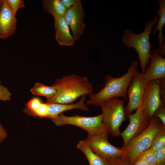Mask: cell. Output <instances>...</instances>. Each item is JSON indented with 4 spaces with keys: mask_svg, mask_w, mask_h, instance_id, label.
I'll return each mask as SVG.
<instances>
[{
    "mask_svg": "<svg viewBox=\"0 0 165 165\" xmlns=\"http://www.w3.org/2000/svg\"><path fill=\"white\" fill-rule=\"evenodd\" d=\"M56 90L55 94L46 100L47 103H72L79 97L93 92V85L86 76L75 74L64 75L52 85Z\"/></svg>",
    "mask_w": 165,
    "mask_h": 165,
    "instance_id": "6da1fadb",
    "label": "cell"
},
{
    "mask_svg": "<svg viewBox=\"0 0 165 165\" xmlns=\"http://www.w3.org/2000/svg\"><path fill=\"white\" fill-rule=\"evenodd\" d=\"M138 62L133 61L127 72L121 76L114 78L111 75H106L105 78V86L98 92L89 94L86 103L88 105H100L103 101L112 98L122 97L128 101L127 92L128 87L136 72L138 70Z\"/></svg>",
    "mask_w": 165,
    "mask_h": 165,
    "instance_id": "7a4b0ae2",
    "label": "cell"
},
{
    "mask_svg": "<svg viewBox=\"0 0 165 165\" xmlns=\"http://www.w3.org/2000/svg\"><path fill=\"white\" fill-rule=\"evenodd\" d=\"M158 19L159 16H157L152 20L147 21L144 31L138 34H135L130 30H125L122 38L125 46L130 49H134L138 53L143 73L150 61V53L152 47L149 41L150 34L152 28Z\"/></svg>",
    "mask_w": 165,
    "mask_h": 165,
    "instance_id": "3957f363",
    "label": "cell"
},
{
    "mask_svg": "<svg viewBox=\"0 0 165 165\" xmlns=\"http://www.w3.org/2000/svg\"><path fill=\"white\" fill-rule=\"evenodd\" d=\"M163 125H164L159 118L154 116L147 128L131 139L123 147L125 156L129 159L130 165L137 160L142 152L150 148L154 137Z\"/></svg>",
    "mask_w": 165,
    "mask_h": 165,
    "instance_id": "277c9868",
    "label": "cell"
},
{
    "mask_svg": "<svg viewBox=\"0 0 165 165\" xmlns=\"http://www.w3.org/2000/svg\"><path fill=\"white\" fill-rule=\"evenodd\" d=\"M125 101L119 98H112L100 105L103 123L106 130L112 137L120 135V127L126 119L124 107Z\"/></svg>",
    "mask_w": 165,
    "mask_h": 165,
    "instance_id": "5b68a950",
    "label": "cell"
},
{
    "mask_svg": "<svg viewBox=\"0 0 165 165\" xmlns=\"http://www.w3.org/2000/svg\"><path fill=\"white\" fill-rule=\"evenodd\" d=\"M51 120L57 126L72 125L80 127L86 131L88 134L97 135L107 131L103 123L101 114L94 116L85 117L78 115L67 116L62 113Z\"/></svg>",
    "mask_w": 165,
    "mask_h": 165,
    "instance_id": "8992f818",
    "label": "cell"
},
{
    "mask_svg": "<svg viewBox=\"0 0 165 165\" xmlns=\"http://www.w3.org/2000/svg\"><path fill=\"white\" fill-rule=\"evenodd\" d=\"M107 131L97 135L88 134L84 140L92 150L102 158L122 157L125 156L123 147L119 148L111 145L108 140Z\"/></svg>",
    "mask_w": 165,
    "mask_h": 165,
    "instance_id": "52a82bcc",
    "label": "cell"
},
{
    "mask_svg": "<svg viewBox=\"0 0 165 165\" xmlns=\"http://www.w3.org/2000/svg\"><path fill=\"white\" fill-rule=\"evenodd\" d=\"M148 81L144 77L142 72L137 71L127 90L128 103L124 108L126 117H127L141 105L145 90Z\"/></svg>",
    "mask_w": 165,
    "mask_h": 165,
    "instance_id": "ba28073f",
    "label": "cell"
},
{
    "mask_svg": "<svg viewBox=\"0 0 165 165\" xmlns=\"http://www.w3.org/2000/svg\"><path fill=\"white\" fill-rule=\"evenodd\" d=\"M161 80V79H156L149 80L142 97L141 104V108L146 116L150 120L153 117L156 110L163 104L161 100L160 96Z\"/></svg>",
    "mask_w": 165,
    "mask_h": 165,
    "instance_id": "9c48e42d",
    "label": "cell"
},
{
    "mask_svg": "<svg viewBox=\"0 0 165 165\" xmlns=\"http://www.w3.org/2000/svg\"><path fill=\"white\" fill-rule=\"evenodd\" d=\"M134 114L129 115V123L120 135L123 141L124 147L132 138L144 131L149 126L151 120L146 116L141 105Z\"/></svg>",
    "mask_w": 165,
    "mask_h": 165,
    "instance_id": "30bf717a",
    "label": "cell"
},
{
    "mask_svg": "<svg viewBox=\"0 0 165 165\" xmlns=\"http://www.w3.org/2000/svg\"><path fill=\"white\" fill-rule=\"evenodd\" d=\"M85 16L81 0L67 10L64 17L73 33L75 40L80 38L84 30L86 25L83 21Z\"/></svg>",
    "mask_w": 165,
    "mask_h": 165,
    "instance_id": "8fae6325",
    "label": "cell"
},
{
    "mask_svg": "<svg viewBox=\"0 0 165 165\" xmlns=\"http://www.w3.org/2000/svg\"><path fill=\"white\" fill-rule=\"evenodd\" d=\"M149 64L143 73L144 77L148 81L165 78V59L159 53L158 49L151 50Z\"/></svg>",
    "mask_w": 165,
    "mask_h": 165,
    "instance_id": "7c38bea8",
    "label": "cell"
},
{
    "mask_svg": "<svg viewBox=\"0 0 165 165\" xmlns=\"http://www.w3.org/2000/svg\"><path fill=\"white\" fill-rule=\"evenodd\" d=\"M16 14L10 9L6 0L0 9V38L5 39L13 35L16 26Z\"/></svg>",
    "mask_w": 165,
    "mask_h": 165,
    "instance_id": "4fadbf2b",
    "label": "cell"
},
{
    "mask_svg": "<svg viewBox=\"0 0 165 165\" xmlns=\"http://www.w3.org/2000/svg\"><path fill=\"white\" fill-rule=\"evenodd\" d=\"M54 25L55 38L58 43L61 46L73 45L75 40L70 33L68 25L64 16L55 19Z\"/></svg>",
    "mask_w": 165,
    "mask_h": 165,
    "instance_id": "5bb4252c",
    "label": "cell"
},
{
    "mask_svg": "<svg viewBox=\"0 0 165 165\" xmlns=\"http://www.w3.org/2000/svg\"><path fill=\"white\" fill-rule=\"evenodd\" d=\"M87 95L81 96L80 100L74 104H60L47 103L48 115L47 118L51 119L57 116L63 112L75 109H79L86 112H88L89 109L88 105L85 103Z\"/></svg>",
    "mask_w": 165,
    "mask_h": 165,
    "instance_id": "9a60e30c",
    "label": "cell"
},
{
    "mask_svg": "<svg viewBox=\"0 0 165 165\" xmlns=\"http://www.w3.org/2000/svg\"><path fill=\"white\" fill-rule=\"evenodd\" d=\"M159 5V9L157 11L159 16V20L153 32V34L156 35L158 30L159 31L158 37L159 47L158 48L160 55L163 57L165 54V41L164 36L163 34L162 29L165 24V0H158Z\"/></svg>",
    "mask_w": 165,
    "mask_h": 165,
    "instance_id": "2e32d148",
    "label": "cell"
},
{
    "mask_svg": "<svg viewBox=\"0 0 165 165\" xmlns=\"http://www.w3.org/2000/svg\"><path fill=\"white\" fill-rule=\"evenodd\" d=\"M42 5L45 11L52 15L54 19L64 16L67 9L60 0H44Z\"/></svg>",
    "mask_w": 165,
    "mask_h": 165,
    "instance_id": "e0dca14e",
    "label": "cell"
},
{
    "mask_svg": "<svg viewBox=\"0 0 165 165\" xmlns=\"http://www.w3.org/2000/svg\"><path fill=\"white\" fill-rule=\"evenodd\" d=\"M77 148L85 155L89 165H105L103 159L92 150L84 140L78 143Z\"/></svg>",
    "mask_w": 165,
    "mask_h": 165,
    "instance_id": "ac0fdd59",
    "label": "cell"
},
{
    "mask_svg": "<svg viewBox=\"0 0 165 165\" xmlns=\"http://www.w3.org/2000/svg\"><path fill=\"white\" fill-rule=\"evenodd\" d=\"M34 95L42 96L47 99L53 97L56 94V90L53 86H47L40 82L36 83L30 90Z\"/></svg>",
    "mask_w": 165,
    "mask_h": 165,
    "instance_id": "d6986e66",
    "label": "cell"
},
{
    "mask_svg": "<svg viewBox=\"0 0 165 165\" xmlns=\"http://www.w3.org/2000/svg\"><path fill=\"white\" fill-rule=\"evenodd\" d=\"M165 148V126L163 125L155 135L150 148L153 151Z\"/></svg>",
    "mask_w": 165,
    "mask_h": 165,
    "instance_id": "ffe728a7",
    "label": "cell"
},
{
    "mask_svg": "<svg viewBox=\"0 0 165 165\" xmlns=\"http://www.w3.org/2000/svg\"><path fill=\"white\" fill-rule=\"evenodd\" d=\"M42 103L39 99L36 98H33L28 102L24 112L27 114L34 116Z\"/></svg>",
    "mask_w": 165,
    "mask_h": 165,
    "instance_id": "44dd1931",
    "label": "cell"
},
{
    "mask_svg": "<svg viewBox=\"0 0 165 165\" xmlns=\"http://www.w3.org/2000/svg\"><path fill=\"white\" fill-rule=\"evenodd\" d=\"M140 160L148 165H157L154 151L150 148L142 152L138 157Z\"/></svg>",
    "mask_w": 165,
    "mask_h": 165,
    "instance_id": "7402d4cb",
    "label": "cell"
},
{
    "mask_svg": "<svg viewBox=\"0 0 165 165\" xmlns=\"http://www.w3.org/2000/svg\"><path fill=\"white\" fill-rule=\"evenodd\" d=\"M102 159L105 165H130L129 159L125 156Z\"/></svg>",
    "mask_w": 165,
    "mask_h": 165,
    "instance_id": "603a6c76",
    "label": "cell"
},
{
    "mask_svg": "<svg viewBox=\"0 0 165 165\" xmlns=\"http://www.w3.org/2000/svg\"><path fill=\"white\" fill-rule=\"evenodd\" d=\"M6 1L10 9L15 14L18 9L25 7L23 0H6Z\"/></svg>",
    "mask_w": 165,
    "mask_h": 165,
    "instance_id": "cb8c5ba5",
    "label": "cell"
},
{
    "mask_svg": "<svg viewBox=\"0 0 165 165\" xmlns=\"http://www.w3.org/2000/svg\"><path fill=\"white\" fill-rule=\"evenodd\" d=\"M48 104L42 102L37 111L34 114V117L40 118L48 117Z\"/></svg>",
    "mask_w": 165,
    "mask_h": 165,
    "instance_id": "d4e9b609",
    "label": "cell"
},
{
    "mask_svg": "<svg viewBox=\"0 0 165 165\" xmlns=\"http://www.w3.org/2000/svg\"><path fill=\"white\" fill-rule=\"evenodd\" d=\"M154 155L157 165H165V148L154 151Z\"/></svg>",
    "mask_w": 165,
    "mask_h": 165,
    "instance_id": "484cf974",
    "label": "cell"
},
{
    "mask_svg": "<svg viewBox=\"0 0 165 165\" xmlns=\"http://www.w3.org/2000/svg\"><path fill=\"white\" fill-rule=\"evenodd\" d=\"M0 80V100L4 101H10L11 94L7 88L1 85Z\"/></svg>",
    "mask_w": 165,
    "mask_h": 165,
    "instance_id": "4316f807",
    "label": "cell"
},
{
    "mask_svg": "<svg viewBox=\"0 0 165 165\" xmlns=\"http://www.w3.org/2000/svg\"><path fill=\"white\" fill-rule=\"evenodd\" d=\"M154 116H156L165 126V104H162L155 112Z\"/></svg>",
    "mask_w": 165,
    "mask_h": 165,
    "instance_id": "83f0119b",
    "label": "cell"
},
{
    "mask_svg": "<svg viewBox=\"0 0 165 165\" xmlns=\"http://www.w3.org/2000/svg\"><path fill=\"white\" fill-rule=\"evenodd\" d=\"M61 1L67 10L76 4L78 0H62Z\"/></svg>",
    "mask_w": 165,
    "mask_h": 165,
    "instance_id": "f1b7e54d",
    "label": "cell"
},
{
    "mask_svg": "<svg viewBox=\"0 0 165 165\" xmlns=\"http://www.w3.org/2000/svg\"><path fill=\"white\" fill-rule=\"evenodd\" d=\"M7 137L6 132L0 123V143L4 141Z\"/></svg>",
    "mask_w": 165,
    "mask_h": 165,
    "instance_id": "f546056e",
    "label": "cell"
},
{
    "mask_svg": "<svg viewBox=\"0 0 165 165\" xmlns=\"http://www.w3.org/2000/svg\"><path fill=\"white\" fill-rule=\"evenodd\" d=\"M131 165H148L143 161L139 160H137Z\"/></svg>",
    "mask_w": 165,
    "mask_h": 165,
    "instance_id": "4dcf8cb0",
    "label": "cell"
},
{
    "mask_svg": "<svg viewBox=\"0 0 165 165\" xmlns=\"http://www.w3.org/2000/svg\"><path fill=\"white\" fill-rule=\"evenodd\" d=\"M4 2V0H0V9L2 7Z\"/></svg>",
    "mask_w": 165,
    "mask_h": 165,
    "instance_id": "1f68e13d",
    "label": "cell"
},
{
    "mask_svg": "<svg viewBox=\"0 0 165 165\" xmlns=\"http://www.w3.org/2000/svg\"></svg>",
    "mask_w": 165,
    "mask_h": 165,
    "instance_id": "d6a6232c",
    "label": "cell"
}]
</instances>
